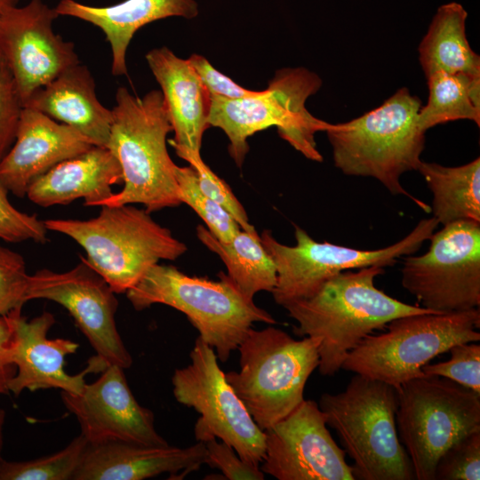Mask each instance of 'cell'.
Returning a JSON list of instances; mask_svg holds the SVG:
<instances>
[{"label":"cell","mask_w":480,"mask_h":480,"mask_svg":"<svg viewBox=\"0 0 480 480\" xmlns=\"http://www.w3.org/2000/svg\"><path fill=\"white\" fill-rule=\"evenodd\" d=\"M384 268L369 266L343 271L327 280L311 297L283 307L297 322L295 334L320 339L317 369L323 376L338 372L349 352L393 319L433 312L402 302L376 288L374 280L385 273Z\"/></svg>","instance_id":"1"},{"label":"cell","mask_w":480,"mask_h":480,"mask_svg":"<svg viewBox=\"0 0 480 480\" xmlns=\"http://www.w3.org/2000/svg\"><path fill=\"white\" fill-rule=\"evenodd\" d=\"M420 100L401 88L378 108L325 132L334 165L348 176L372 177L391 194L403 195L426 212L430 206L402 186V174L417 171L425 145L418 124Z\"/></svg>","instance_id":"2"},{"label":"cell","mask_w":480,"mask_h":480,"mask_svg":"<svg viewBox=\"0 0 480 480\" xmlns=\"http://www.w3.org/2000/svg\"><path fill=\"white\" fill-rule=\"evenodd\" d=\"M111 110L107 148L120 164L124 187L100 206L140 204L150 213L180 205L177 164L166 148L172 127L162 92L153 90L140 98L119 87Z\"/></svg>","instance_id":"3"},{"label":"cell","mask_w":480,"mask_h":480,"mask_svg":"<svg viewBox=\"0 0 480 480\" xmlns=\"http://www.w3.org/2000/svg\"><path fill=\"white\" fill-rule=\"evenodd\" d=\"M220 280L190 276L171 265H153L125 293L136 310L164 304L185 314L199 336L228 361L252 324H276V320L245 298L227 274Z\"/></svg>","instance_id":"4"},{"label":"cell","mask_w":480,"mask_h":480,"mask_svg":"<svg viewBox=\"0 0 480 480\" xmlns=\"http://www.w3.org/2000/svg\"><path fill=\"white\" fill-rule=\"evenodd\" d=\"M48 231L66 235L86 252V260L115 293L126 292L160 260H174L187 245L132 204L102 205L89 220L49 219Z\"/></svg>","instance_id":"5"},{"label":"cell","mask_w":480,"mask_h":480,"mask_svg":"<svg viewBox=\"0 0 480 480\" xmlns=\"http://www.w3.org/2000/svg\"><path fill=\"white\" fill-rule=\"evenodd\" d=\"M318 406L353 460L355 479H414L396 428V388L356 374L343 391L324 393Z\"/></svg>","instance_id":"6"},{"label":"cell","mask_w":480,"mask_h":480,"mask_svg":"<svg viewBox=\"0 0 480 480\" xmlns=\"http://www.w3.org/2000/svg\"><path fill=\"white\" fill-rule=\"evenodd\" d=\"M319 345L316 337L295 340L274 326L249 330L237 348L239 371L225 377L260 429L283 420L305 399L306 383L318 367Z\"/></svg>","instance_id":"7"},{"label":"cell","mask_w":480,"mask_h":480,"mask_svg":"<svg viewBox=\"0 0 480 480\" xmlns=\"http://www.w3.org/2000/svg\"><path fill=\"white\" fill-rule=\"evenodd\" d=\"M321 85V78L305 68H281L268 88L254 95L241 99L211 96L209 124L226 133L229 154L238 167L249 151L248 138L272 126L305 157L322 162L315 134L325 132L330 123L315 117L306 108L308 98Z\"/></svg>","instance_id":"8"},{"label":"cell","mask_w":480,"mask_h":480,"mask_svg":"<svg viewBox=\"0 0 480 480\" xmlns=\"http://www.w3.org/2000/svg\"><path fill=\"white\" fill-rule=\"evenodd\" d=\"M479 308L403 316L390 321L386 332L366 336L341 369L397 388L424 376L422 367L452 346L479 341Z\"/></svg>","instance_id":"9"},{"label":"cell","mask_w":480,"mask_h":480,"mask_svg":"<svg viewBox=\"0 0 480 480\" xmlns=\"http://www.w3.org/2000/svg\"><path fill=\"white\" fill-rule=\"evenodd\" d=\"M396 423L416 480H435L443 453L480 431V394L448 379L424 375L396 388Z\"/></svg>","instance_id":"10"},{"label":"cell","mask_w":480,"mask_h":480,"mask_svg":"<svg viewBox=\"0 0 480 480\" xmlns=\"http://www.w3.org/2000/svg\"><path fill=\"white\" fill-rule=\"evenodd\" d=\"M439 225L434 217L423 219L403 239L377 250H359L314 240L304 229L295 226L296 244L279 243L269 230L260 241L276 268V284L272 291L275 301L284 307L314 295L334 276L350 269L393 266L401 257L415 253Z\"/></svg>","instance_id":"11"},{"label":"cell","mask_w":480,"mask_h":480,"mask_svg":"<svg viewBox=\"0 0 480 480\" xmlns=\"http://www.w3.org/2000/svg\"><path fill=\"white\" fill-rule=\"evenodd\" d=\"M428 250L407 255L403 287L420 306L436 313L480 306V222L454 221L428 238Z\"/></svg>","instance_id":"12"},{"label":"cell","mask_w":480,"mask_h":480,"mask_svg":"<svg viewBox=\"0 0 480 480\" xmlns=\"http://www.w3.org/2000/svg\"><path fill=\"white\" fill-rule=\"evenodd\" d=\"M189 357V364L174 371L172 383L176 401L200 414L195 425L196 439L219 438L242 460L260 466L265 433L228 383L214 349L197 337Z\"/></svg>","instance_id":"13"},{"label":"cell","mask_w":480,"mask_h":480,"mask_svg":"<svg viewBox=\"0 0 480 480\" xmlns=\"http://www.w3.org/2000/svg\"><path fill=\"white\" fill-rule=\"evenodd\" d=\"M72 269H41L29 275L28 300L45 299L64 307L106 364L127 369L132 358L116 328L118 301L106 280L85 258Z\"/></svg>","instance_id":"14"},{"label":"cell","mask_w":480,"mask_h":480,"mask_svg":"<svg viewBox=\"0 0 480 480\" xmlns=\"http://www.w3.org/2000/svg\"><path fill=\"white\" fill-rule=\"evenodd\" d=\"M265 433L260 468L277 480H354L346 452L327 428L318 404L304 399Z\"/></svg>","instance_id":"15"},{"label":"cell","mask_w":480,"mask_h":480,"mask_svg":"<svg viewBox=\"0 0 480 480\" xmlns=\"http://www.w3.org/2000/svg\"><path fill=\"white\" fill-rule=\"evenodd\" d=\"M60 16L42 0L7 8L0 17V56L6 63L22 104L38 89L79 62L75 46L55 34Z\"/></svg>","instance_id":"16"},{"label":"cell","mask_w":480,"mask_h":480,"mask_svg":"<svg viewBox=\"0 0 480 480\" xmlns=\"http://www.w3.org/2000/svg\"><path fill=\"white\" fill-rule=\"evenodd\" d=\"M123 368L108 365L94 382L78 394L61 391L66 408L80 425L89 444L122 441L164 446L168 442L156 431L152 411L141 406L131 391Z\"/></svg>","instance_id":"17"},{"label":"cell","mask_w":480,"mask_h":480,"mask_svg":"<svg viewBox=\"0 0 480 480\" xmlns=\"http://www.w3.org/2000/svg\"><path fill=\"white\" fill-rule=\"evenodd\" d=\"M10 315L13 325L10 361L16 372L9 381L8 388L15 396L24 389L36 391L52 388L78 394L86 384L84 377L87 373L103 372L107 368L106 363L96 356L80 373H67L65 357L76 353L78 344L67 339L47 337L55 323L52 314L43 312L31 320L21 316V309Z\"/></svg>","instance_id":"18"},{"label":"cell","mask_w":480,"mask_h":480,"mask_svg":"<svg viewBox=\"0 0 480 480\" xmlns=\"http://www.w3.org/2000/svg\"><path fill=\"white\" fill-rule=\"evenodd\" d=\"M93 146L69 125L23 107L14 142L0 161V183L8 192L24 197L36 178Z\"/></svg>","instance_id":"19"},{"label":"cell","mask_w":480,"mask_h":480,"mask_svg":"<svg viewBox=\"0 0 480 480\" xmlns=\"http://www.w3.org/2000/svg\"><path fill=\"white\" fill-rule=\"evenodd\" d=\"M146 60L161 87L174 137L169 142L187 162L201 159L203 134L210 127L211 94L188 60L165 46L146 54Z\"/></svg>","instance_id":"20"},{"label":"cell","mask_w":480,"mask_h":480,"mask_svg":"<svg viewBox=\"0 0 480 480\" xmlns=\"http://www.w3.org/2000/svg\"><path fill=\"white\" fill-rule=\"evenodd\" d=\"M205 445L152 446L122 441L87 444L72 480H142L188 474L205 464Z\"/></svg>","instance_id":"21"},{"label":"cell","mask_w":480,"mask_h":480,"mask_svg":"<svg viewBox=\"0 0 480 480\" xmlns=\"http://www.w3.org/2000/svg\"><path fill=\"white\" fill-rule=\"evenodd\" d=\"M120 183L123 175L116 156L108 148L93 146L36 178L26 196L42 207L67 205L80 198L86 206H100Z\"/></svg>","instance_id":"22"},{"label":"cell","mask_w":480,"mask_h":480,"mask_svg":"<svg viewBox=\"0 0 480 480\" xmlns=\"http://www.w3.org/2000/svg\"><path fill=\"white\" fill-rule=\"evenodd\" d=\"M55 10L59 15L80 19L102 30L110 44L114 76L127 75L126 52L138 29L169 17L194 19L199 12L195 0H124L102 7L60 0Z\"/></svg>","instance_id":"23"},{"label":"cell","mask_w":480,"mask_h":480,"mask_svg":"<svg viewBox=\"0 0 480 480\" xmlns=\"http://www.w3.org/2000/svg\"><path fill=\"white\" fill-rule=\"evenodd\" d=\"M76 130L94 146L107 148L112 110L98 100L87 67H70L36 91L23 104Z\"/></svg>","instance_id":"24"},{"label":"cell","mask_w":480,"mask_h":480,"mask_svg":"<svg viewBox=\"0 0 480 480\" xmlns=\"http://www.w3.org/2000/svg\"><path fill=\"white\" fill-rule=\"evenodd\" d=\"M468 13L456 2L441 5L419 45V60L428 77L435 72L480 79V57L466 36Z\"/></svg>","instance_id":"25"},{"label":"cell","mask_w":480,"mask_h":480,"mask_svg":"<svg viewBox=\"0 0 480 480\" xmlns=\"http://www.w3.org/2000/svg\"><path fill=\"white\" fill-rule=\"evenodd\" d=\"M196 236L222 260L227 276L245 298L253 300L260 292H272L276 284V265L256 229H240L231 240L224 242L204 226L198 225Z\"/></svg>","instance_id":"26"},{"label":"cell","mask_w":480,"mask_h":480,"mask_svg":"<svg viewBox=\"0 0 480 480\" xmlns=\"http://www.w3.org/2000/svg\"><path fill=\"white\" fill-rule=\"evenodd\" d=\"M417 171L433 195L430 212L439 224L480 222V158L460 166L421 161Z\"/></svg>","instance_id":"27"},{"label":"cell","mask_w":480,"mask_h":480,"mask_svg":"<svg viewBox=\"0 0 480 480\" xmlns=\"http://www.w3.org/2000/svg\"><path fill=\"white\" fill-rule=\"evenodd\" d=\"M426 78L428 100L418 116L423 132L440 124L463 119L480 125V79L444 72H435Z\"/></svg>","instance_id":"28"},{"label":"cell","mask_w":480,"mask_h":480,"mask_svg":"<svg viewBox=\"0 0 480 480\" xmlns=\"http://www.w3.org/2000/svg\"><path fill=\"white\" fill-rule=\"evenodd\" d=\"M88 444L80 434L64 449L52 455L27 461L0 460V480H69Z\"/></svg>","instance_id":"29"},{"label":"cell","mask_w":480,"mask_h":480,"mask_svg":"<svg viewBox=\"0 0 480 480\" xmlns=\"http://www.w3.org/2000/svg\"><path fill=\"white\" fill-rule=\"evenodd\" d=\"M178 197L204 221L207 229L221 241L231 240L241 229L236 220L200 188L196 170L191 166L175 168Z\"/></svg>","instance_id":"30"},{"label":"cell","mask_w":480,"mask_h":480,"mask_svg":"<svg viewBox=\"0 0 480 480\" xmlns=\"http://www.w3.org/2000/svg\"><path fill=\"white\" fill-rule=\"evenodd\" d=\"M449 352L448 360L425 364L423 373L448 379L480 394V345L476 341L459 343Z\"/></svg>","instance_id":"31"},{"label":"cell","mask_w":480,"mask_h":480,"mask_svg":"<svg viewBox=\"0 0 480 480\" xmlns=\"http://www.w3.org/2000/svg\"><path fill=\"white\" fill-rule=\"evenodd\" d=\"M480 479V431L450 446L438 460L435 480Z\"/></svg>","instance_id":"32"},{"label":"cell","mask_w":480,"mask_h":480,"mask_svg":"<svg viewBox=\"0 0 480 480\" xmlns=\"http://www.w3.org/2000/svg\"><path fill=\"white\" fill-rule=\"evenodd\" d=\"M28 279L24 258L0 244V316L21 309L28 300Z\"/></svg>","instance_id":"33"},{"label":"cell","mask_w":480,"mask_h":480,"mask_svg":"<svg viewBox=\"0 0 480 480\" xmlns=\"http://www.w3.org/2000/svg\"><path fill=\"white\" fill-rule=\"evenodd\" d=\"M8 190L0 183V239L9 243L48 241L44 220L16 209L8 199Z\"/></svg>","instance_id":"34"},{"label":"cell","mask_w":480,"mask_h":480,"mask_svg":"<svg viewBox=\"0 0 480 480\" xmlns=\"http://www.w3.org/2000/svg\"><path fill=\"white\" fill-rule=\"evenodd\" d=\"M22 108L12 76L0 56V161L14 142Z\"/></svg>","instance_id":"35"},{"label":"cell","mask_w":480,"mask_h":480,"mask_svg":"<svg viewBox=\"0 0 480 480\" xmlns=\"http://www.w3.org/2000/svg\"><path fill=\"white\" fill-rule=\"evenodd\" d=\"M205 464L220 470L227 480H263L264 473L256 466L242 460L236 451L223 441L210 436L204 441Z\"/></svg>","instance_id":"36"},{"label":"cell","mask_w":480,"mask_h":480,"mask_svg":"<svg viewBox=\"0 0 480 480\" xmlns=\"http://www.w3.org/2000/svg\"><path fill=\"white\" fill-rule=\"evenodd\" d=\"M189 165L196 172L197 182L201 190L222 206L236 220L241 229L246 231L255 229L249 222L245 210L228 185L216 175L202 158L194 161Z\"/></svg>","instance_id":"37"},{"label":"cell","mask_w":480,"mask_h":480,"mask_svg":"<svg viewBox=\"0 0 480 480\" xmlns=\"http://www.w3.org/2000/svg\"><path fill=\"white\" fill-rule=\"evenodd\" d=\"M188 61L206 87L211 96L226 99H241L254 95L257 92L238 85L235 81L220 73L203 56L192 54Z\"/></svg>","instance_id":"38"},{"label":"cell","mask_w":480,"mask_h":480,"mask_svg":"<svg viewBox=\"0 0 480 480\" xmlns=\"http://www.w3.org/2000/svg\"><path fill=\"white\" fill-rule=\"evenodd\" d=\"M13 325L11 315L0 316V394H8V384L16 368L10 361Z\"/></svg>","instance_id":"39"},{"label":"cell","mask_w":480,"mask_h":480,"mask_svg":"<svg viewBox=\"0 0 480 480\" xmlns=\"http://www.w3.org/2000/svg\"><path fill=\"white\" fill-rule=\"evenodd\" d=\"M5 420V412L0 408V460L3 459L1 456V452L3 448V436H4V425Z\"/></svg>","instance_id":"40"},{"label":"cell","mask_w":480,"mask_h":480,"mask_svg":"<svg viewBox=\"0 0 480 480\" xmlns=\"http://www.w3.org/2000/svg\"><path fill=\"white\" fill-rule=\"evenodd\" d=\"M17 2L18 0H0V17L7 8L17 4Z\"/></svg>","instance_id":"41"}]
</instances>
